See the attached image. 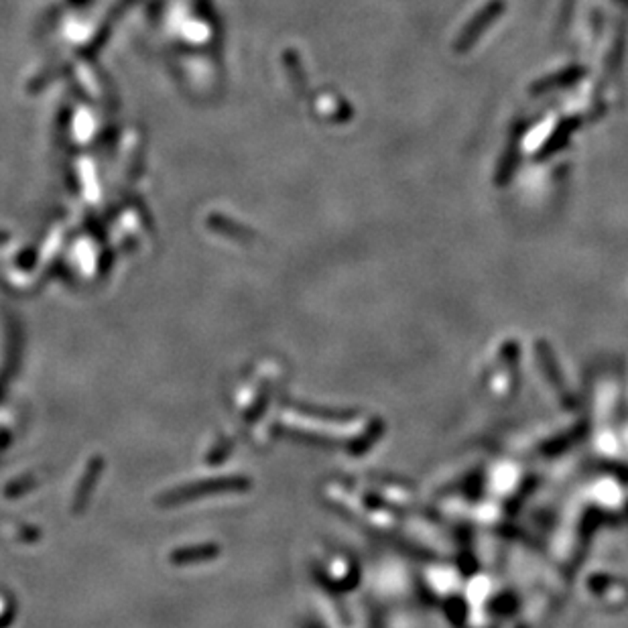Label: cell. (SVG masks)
Wrapping results in <instances>:
<instances>
[{"mask_svg": "<svg viewBox=\"0 0 628 628\" xmlns=\"http://www.w3.org/2000/svg\"><path fill=\"white\" fill-rule=\"evenodd\" d=\"M238 488V480L236 478H216V480H202L190 486H181L171 492H165L161 496V506H177L192 503L197 496H206V494H216V492H224V490Z\"/></svg>", "mask_w": 628, "mask_h": 628, "instance_id": "1", "label": "cell"}, {"mask_svg": "<svg viewBox=\"0 0 628 628\" xmlns=\"http://www.w3.org/2000/svg\"><path fill=\"white\" fill-rule=\"evenodd\" d=\"M100 472H102V462L96 457V460H92V464L87 466L86 474H84V478H82V486H78V492H75V506L84 505L87 498H90V492H92V488L96 486V480H98Z\"/></svg>", "mask_w": 628, "mask_h": 628, "instance_id": "2", "label": "cell"}, {"mask_svg": "<svg viewBox=\"0 0 628 628\" xmlns=\"http://www.w3.org/2000/svg\"><path fill=\"white\" fill-rule=\"evenodd\" d=\"M216 553V547L211 545H197V547H187V549H181L173 553L171 561L173 563H179V565H187L190 561H204V559H209Z\"/></svg>", "mask_w": 628, "mask_h": 628, "instance_id": "3", "label": "cell"}]
</instances>
